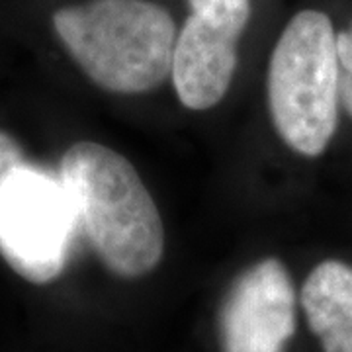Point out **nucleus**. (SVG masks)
Here are the masks:
<instances>
[{
	"label": "nucleus",
	"mask_w": 352,
	"mask_h": 352,
	"mask_svg": "<svg viewBox=\"0 0 352 352\" xmlns=\"http://www.w3.org/2000/svg\"><path fill=\"white\" fill-rule=\"evenodd\" d=\"M76 221L61 176L25 159L20 143L0 131V256L32 284L61 276Z\"/></svg>",
	"instance_id": "20e7f679"
},
{
	"label": "nucleus",
	"mask_w": 352,
	"mask_h": 352,
	"mask_svg": "<svg viewBox=\"0 0 352 352\" xmlns=\"http://www.w3.org/2000/svg\"><path fill=\"white\" fill-rule=\"evenodd\" d=\"M223 352H284L296 333V292L286 266L264 258L241 274L219 309Z\"/></svg>",
	"instance_id": "423d86ee"
},
{
	"label": "nucleus",
	"mask_w": 352,
	"mask_h": 352,
	"mask_svg": "<svg viewBox=\"0 0 352 352\" xmlns=\"http://www.w3.org/2000/svg\"><path fill=\"white\" fill-rule=\"evenodd\" d=\"M337 55H339L340 100L352 118V25L351 30L337 36Z\"/></svg>",
	"instance_id": "6e6552de"
},
{
	"label": "nucleus",
	"mask_w": 352,
	"mask_h": 352,
	"mask_svg": "<svg viewBox=\"0 0 352 352\" xmlns=\"http://www.w3.org/2000/svg\"><path fill=\"white\" fill-rule=\"evenodd\" d=\"M59 176L78 226L108 270L139 278L161 263L163 219L126 157L100 143H75L61 159Z\"/></svg>",
	"instance_id": "f257e3e1"
},
{
	"label": "nucleus",
	"mask_w": 352,
	"mask_h": 352,
	"mask_svg": "<svg viewBox=\"0 0 352 352\" xmlns=\"http://www.w3.org/2000/svg\"><path fill=\"white\" fill-rule=\"evenodd\" d=\"M192 14L176 36L173 82L190 110L226 96L237 65V39L251 18L249 0H188Z\"/></svg>",
	"instance_id": "39448f33"
},
{
	"label": "nucleus",
	"mask_w": 352,
	"mask_h": 352,
	"mask_svg": "<svg viewBox=\"0 0 352 352\" xmlns=\"http://www.w3.org/2000/svg\"><path fill=\"white\" fill-rule=\"evenodd\" d=\"M337 34L327 14H296L278 39L268 69V104L280 138L294 151L317 157L339 120Z\"/></svg>",
	"instance_id": "7ed1b4c3"
},
{
	"label": "nucleus",
	"mask_w": 352,
	"mask_h": 352,
	"mask_svg": "<svg viewBox=\"0 0 352 352\" xmlns=\"http://www.w3.org/2000/svg\"><path fill=\"white\" fill-rule=\"evenodd\" d=\"M302 307L323 352H352V266L317 264L303 282Z\"/></svg>",
	"instance_id": "0eeeda50"
},
{
	"label": "nucleus",
	"mask_w": 352,
	"mask_h": 352,
	"mask_svg": "<svg viewBox=\"0 0 352 352\" xmlns=\"http://www.w3.org/2000/svg\"><path fill=\"white\" fill-rule=\"evenodd\" d=\"M53 25L78 67L98 87L139 94L173 71L176 28L149 0H90L53 14Z\"/></svg>",
	"instance_id": "f03ea898"
}]
</instances>
